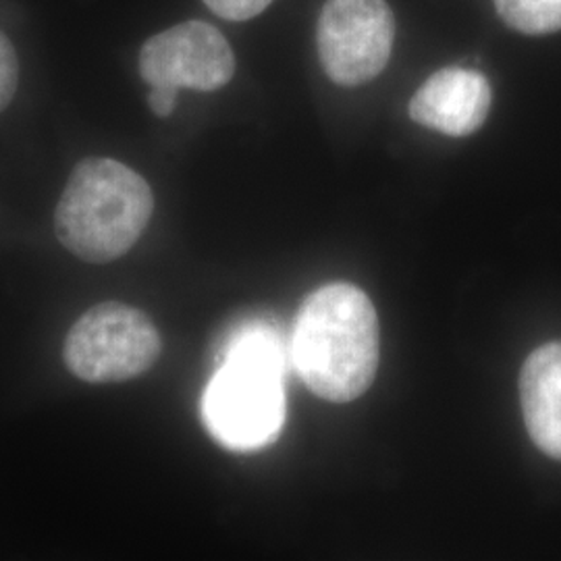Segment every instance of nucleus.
<instances>
[{
    "label": "nucleus",
    "instance_id": "nucleus-1",
    "mask_svg": "<svg viewBox=\"0 0 561 561\" xmlns=\"http://www.w3.org/2000/svg\"><path fill=\"white\" fill-rule=\"evenodd\" d=\"M379 354V317L356 285L331 283L304 300L291 360L314 396L335 403L358 400L377 377Z\"/></svg>",
    "mask_w": 561,
    "mask_h": 561
},
{
    "label": "nucleus",
    "instance_id": "nucleus-2",
    "mask_svg": "<svg viewBox=\"0 0 561 561\" xmlns=\"http://www.w3.org/2000/svg\"><path fill=\"white\" fill-rule=\"evenodd\" d=\"M154 213L148 181L131 167L90 157L76 164L60 194L55 231L78 259L106 264L127 254Z\"/></svg>",
    "mask_w": 561,
    "mask_h": 561
},
{
    "label": "nucleus",
    "instance_id": "nucleus-3",
    "mask_svg": "<svg viewBox=\"0 0 561 561\" xmlns=\"http://www.w3.org/2000/svg\"><path fill=\"white\" fill-rule=\"evenodd\" d=\"M161 352V333L140 308L102 301L69 329L62 360L81 381L123 382L148 373Z\"/></svg>",
    "mask_w": 561,
    "mask_h": 561
},
{
    "label": "nucleus",
    "instance_id": "nucleus-4",
    "mask_svg": "<svg viewBox=\"0 0 561 561\" xmlns=\"http://www.w3.org/2000/svg\"><path fill=\"white\" fill-rule=\"evenodd\" d=\"M283 379L275 373L225 362L202 403L215 439L241 451L275 442L285 421Z\"/></svg>",
    "mask_w": 561,
    "mask_h": 561
},
{
    "label": "nucleus",
    "instance_id": "nucleus-5",
    "mask_svg": "<svg viewBox=\"0 0 561 561\" xmlns=\"http://www.w3.org/2000/svg\"><path fill=\"white\" fill-rule=\"evenodd\" d=\"M396 20L385 0H327L317 44L327 76L340 85L375 80L391 57Z\"/></svg>",
    "mask_w": 561,
    "mask_h": 561
},
{
    "label": "nucleus",
    "instance_id": "nucleus-6",
    "mask_svg": "<svg viewBox=\"0 0 561 561\" xmlns=\"http://www.w3.org/2000/svg\"><path fill=\"white\" fill-rule=\"evenodd\" d=\"M236 73V57L221 32L206 21H185L141 46L140 76L150 88L215 92Z\"/></svg>",
    "mask_w": 561,
    "mask_h": 561
},
{
    "label": "nucleus",
    "instance_id": "nucleus-7",
    "mask_svg": "<svg viewBox=\"0 0 561 561\" xmlns=\"http://www.w3.org/2000/svg\"><path fill=\"white\" fill-rule=\"evenodd\" d=\"M491 108V85L474 69L447 67L422 83L410 102V117L445 136L474 134Z\"/></svg>",
    "mask_w": 561,
    "mask_h": 561
},
{
    "label": "nucleus",
    "instance_id": "nucleus-8",
    "mask_svg": "<svg viewBox=\"0 0 561 561\" xmlns=\"http://www.w3.org/2000/svg\"><path fill=\"white\" fill-rule=\"evenodd\" d=\"M520 400L530 439L561 460V341L542 345L524 362Z\"/></svg>",
    "mask_w": 561,
    "mask_h": 561
},
{
    "label": "nucleus",
    "instance_id": "nucleus-9",
    "mask_svg": "<svg viewBox=\"0 0 561 561\" xmlns=\"http://www.w3.org/2000/svg\"><path fill=\"white\" fill-rule=\"evenodd\" d=\"M225 362H238L243 366H252L266 373H275L285 377L287 360H285V345L277 331L271 327H248L243 329L236 340L231 341L227 350Z\"/></svg>",
    "mask_w": 561,
    "mask_h": 561
},
{
    "label": "nucleus",
    "instance_id": "nucleus-10",
    "mask_svg": "<svg viewBox=\"0 0 561 561\" xmlns=\"http://www.w3.org/2000/svg\"><path fill=\"white\" fill-rule=\"evenodd\" d=\"M500 18L512 30L545 36L561 30V0H493Z\"/></svg>",
    "mask_w": 561,
    "mask_h": 561
},
{
    "label": "nucleus",
    "instance_id": "nucleus-11",
    "mask_svg": "<svg viewBox=\"0 0 561 561\" xmlns=\"http://www.w3.org/2000/svg\"><path fill=\"white\" fill-rule=\"evenodd\" d=\"M20 81V62L13 44L0 32V113L11 104Z\"/></svg>",
    "mask_w": 561,
    "mask_h": 561
},
{
    "label": "nucleus",
    "instance_id": "nucleus-12",
    "mask_svg": "<svg viewBox=\"0 0 561 561\" xmlns=\"http://www.w3.org/2000/svg\"><path fill=\"white\" fill-rule=\"evenodd\" d=\"M273 0H204V4L222 20L245 21L261 15Z\"/></svg>",
    "mask_w": 561,
    "mask_h": 561
},
{
    "label": "nucleus",
    "instance_id": "nucleus-13",
    "mask_svg": "<svg viewBox=\"0 0 561 561\" xmlns=\"http://www.w3.org/2000/svg\"><path fill=\"white\" fill-rule=\"evenodd\" d=\"M178 92L180 90H173V88H150V94H148V104L152 108V113L157 117H169L173 111H175V104H178Z\"/></svg>",
    "mask_w": 561,
    "mask_h": 561
}]
</instances>
